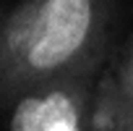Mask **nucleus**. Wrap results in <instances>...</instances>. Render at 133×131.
<instances>
[{"instance_id": "1", "label": "nucleus", "mask_w": 133, "mask_h": 131, "mask_svg": "<svg viewBox=\"0 0 133 131\" xmlns=\"http://www.w3.org/2000/svg\"><path fill=\"white\" fill-rule=\"evenodd\" d=\"M91 29V0H31L5 26V68L18 79H47L84 52Z\"/></svg>"}, {"instance_id": "3", "label": "nucleus", "mask_w": 133, "mask_h": 131, "mask_svg": "<svg viewBox=\"0 0 133 131\" xmlns=\"http://www.w3.org/2000/svg\"><path fill=\"white\" fill-rule=\"evenodd\" d=\"M91 131H133V115L104 97L91 113Z\"/></svg>"}, {"instance_id": "2", "label": "nucleus", "mask_w": 133, "mask_h": 131, "mask_svg": "<svg viewBox=\"0 0 133 131\" xmlns=\"http://www.w3.org/2000/svg\"><path fill=\"white\" fill-rule=\"evenodd\" d=\"M8 131H86L81 89L57 84L24 94L8 115Z\"/></svg>"}, {"instance_id": "4", "label": "nucleus", "mask_w": 133, "mask_h": 131, "mask_svg": "<svg viewBox=\"0 0 133 131\" xmlns=\"http://www.w3.org/2000/svg\"><path fill=\"white\" fill-rule=\"evenodd\" d=\"M130 94H133V71H130Z\"/></svg>"}]
</instances>
